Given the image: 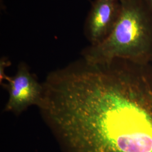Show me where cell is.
Listing matches in <instances>:
<instances>
[{"label":"cell","instance_id":"obj_1","mask_svg":"<svg viewBox=\"0 0 152 152\" xmlns=\"http://www.w3.org/2000/svg\"><path fill=\"white\" fill-rule=\"evenodd\" d=\"M77 152H152V64L82 60L55 71L39 105Z\"/></svg>","mask_w":152,"mask_h":152},{"label":"cell","instance_id":"obj_2","mask_svg":"<svg viewBox=\"0 0 152 152\" xmlns=\"http://www.w3.org/2000/svg\"><path fill=\"white\" fill-rule=\"evenodd\" d=\"M122 10L114 29L102 43L89 46L82 53L91 64L124 59L152 62V15L143 0H121Z\"/></svg>","mask_w":152,"mask_h":152},{"label":"cell","instance_id":"obj_3","mask_svg":"<svg viewBox=\"0 0 152 152\" xmlns=\"http://www.w3.org/2000/svg\"><path fill=\"white\" fill-rule=\"evenodd\" d=\"M6 79L9 81V93L6 111L19 114L32 105L39 104L43 86L38 83L26 64L20 63L16 74L11 77H6Z\"/></svg>","mask_w":152,"mask_h":152},{"label":"cell","instance_id":"obj_4","mask_svg":"<svg viewBox=\"0 0 152 152\" xmlns=\"http://www.w3.org/2000/svg\"><path fill=\"white\" fill-rule=\"evenodd\" d=\"M122 10L121 0H95L87 15L84 33L90 45L102 43L113 31Z\"/></svg>","mask_w":152,"mask_h":152},{"label":"cell","instance_id":"obj_5","mask_svg":"<svg viewBox=\"0 0 152 152\" xmlns=\"http://www.w3.org/2000/svg\"><path fill=\"white\" fill-rule=\"evenodd\" d=\"M143 1L152 15V0H143Z\"/></svg>","mask_w":152,"mask_h":152},{"label":"cell","instance_id":"obj_6","mask_svg":"<svg viewBox=\"0 0 152 152\" xmlns=\"http://www.w3.org/2000/svg\"></svg>","mask_w":152,"mask_h":152}]
</instances>
